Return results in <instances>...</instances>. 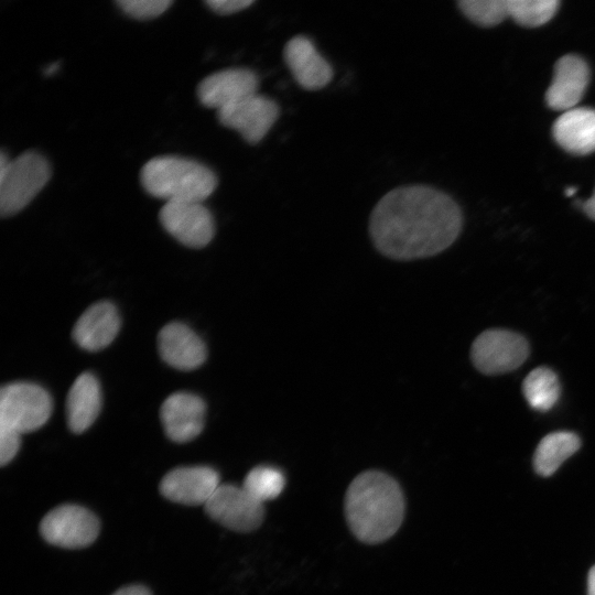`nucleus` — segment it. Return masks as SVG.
<instances>
[{"label": "nucleus", "mask_w": 595, "mask_h": 595, "mask_svg": "<svg viewBox=\"0 0 595 595\" xmlns=\"http://www.w3.org/2000/svg\"><path fill=\"white\" fill-rule=\"evenodd\" d=\"M553 137L565 151L585 155L595 151V109L575 107L553 123Z\"/></svg>", "instance_id": "obj_18"}, {"label": "nucleus", "mask_w": 595, "mask_h": 595, "mask_svg": "<svg viewBox=\"0 0 595 595\" xmlns=\"http://www.w3.org/2000/svg\"><path fill=\"white\" fill-rule=\"evenodd\" d=\"M559 4L556 0H508L509 18L523 26H540L552 19Z\"/></svg>", "instance_id": "obj_23"}, {"label": "nucleus", "mask_w": 595, "mask_h": 595, "mask_svg": "<svg viewBox=\"0 0 595 595\" xmlns=\"http://www.w3.org/2000/svg\"><path fill=\"white\" fill-rule=\"evenodd\" d=\"M51 177V165L37 151L29 150L14 160L0 154V215L12 216L22 210Z\"/></svg>", "instance_id": "obj_4"}, {"label": "nucleus", "mask_w": 595, "mask_h": 595, "mask_svg": "<svg viewBox=\"0 0 595 595\" xmlns=\"http://www.w3.org/2000/svg\"><path fill=\"white\" fill-rule=\"evenodd\" d=\"M52 413V399L42 387L12 382L0 391V425L23 434L40 429Z\"/></svg>", "instance_id": "obj_5"}, {"label": "nucleus", "mask_w": 595, "mask_h": 595, "mask_svg": "<svg viewBox=\"0 0 595 595\" xmlns=\"http://www.w3.org/2000/svg\"><path fill=\"white\" fill-rule=\"evenodd\" d=\"M205 3L214 12L226 15L248 8L253 3V0H207Z\"/></svg>", "instance_id": "obj_27"}, {"label": "nucleus", "mask_w": 595, "mask_h": 595, "mask_svg": "<svg viewBox=\"0 0 595 595\" xmlns=\"http://www.w3.org/2000/svg\"><path fill=\"white\" fill-rule=\"evenodd\" d=\"M589 82L586 62L567 54L558 60L545 100L550 108L559 111L573 109L581 101Z\"/></svg>", "instance_id": "obj_14"}, {"label": "nucleus", "mask_w": 595, "mask_h": 595, "mask_svg": "<svg viewBox=\"0 0 595 595\" xmlns=\"http://www.w3.org/2000/svg\"><path fill=\"white\" fill-rule=\"evenodd\" d=\"M208 516L221 526L238 532H250L263 521V504L242 486L219 485L205 504Z\"/></svg>", "instance_id": "obj_7"}, {"label": "nucleus", "mask_w": 595, "mask_h": 595, "mask_svg": "<svg viewBox=\"0 0 595 595\" xmlns=\"http://www.w3.org/2000/svg\"><path fill=\"white\" fill-rule=\"evenodd\" d=\"M580 446L581 440L573 432L558 431L545 435L533 455L536 473L543 477L551 476L564 461L577 452Z\"/></svg>", "instance_id": "obj_20"}, {"label": "nucleus", "mask_w": 595, "mask_h": 595, "mask_svg": "<svg viewBox=\"0 0 595 595\" xmlns=\"http://www.w3.org/2000/svg\"><path fill=\"white\" fill-rule=\"evenodd\" d=\"M283 57L294 79L304 89H321L333 78L332 65L304 35H296L286 42Z\"/></svg>", "instance_id": "obj_13"}, {"label": "nucleus", "mask_w": 595, "mask_h": 595, "mask_svg": "<svg viewBox=\"0 0 595 595\" xmlns=\"http://www.w3.org/2000/svg\"><path fill=\"white\" fill-rule=\"evenodd\" d=\"M345 513L355 537L365 543H380L392 537L404 516V498L399 484L379 470H367L350 483Z\"/></svg>", "instance_id": "obj_2"}, {"label": "nucleus", "mask_w": 595, "mask_h": 595, "mask_svg": "<svg viewBox=\"0 0 595 595\" xmlns=\"http://www.w3.org/2000/svg\"><path fill=\"white\" fill-rule=\"evenodd\" d=\"M587 592L588 595H595V566H593L588 573Z\"/></svg>", "instance_id": "obj_30"}, {"label": "nucleus", "mask_w": 595, "mask_h": 595, "mask_svg": "<svg viewBox=\"0 0 595 595\" xmlns=\"http://www.w3.org/2000/svg\"><path fill=\"white\" fill-rule=\"evenodd\" d=\"M284 485L285 478L280 469L272 466H258L247 474L241 486L263 504L277 498L282 493Z\"/></svg>", "instance_id": "obj_22"}, {"label": "nucleus", "mask_w": 595, "mask_h": 595, "mask_svg": "<svg viewBox=\"0 0 595 595\" xmlns=\"http://www.w3.org/2000/svg\"><path fill=\"white\" fill-rule=\"evenodd\" d=\"M158 343L163 360L176 369H195L206 358L203 340L190 327L181 323L165 325L159 334Z\"/></svg>", "instance_id": "obj_16"}, {"label": "nucleus", "mask_w": 595, "mask_h": 595, "mask_svg": "<svg viewBox=\"0 0 595 595\" xmlns=\"http://www.w3.org/2000/svg\"><path fill=\"white\" fill-rule=\"evenodd\" d=\"M140 181L147 193L166 202H203L217 186V176L207 165L177 155L149 160L141 169Z\"/></svg>", "instance_id": "obj_3"}, {"label": "nucleus", "mask_w": 595, "mask_h": 595, "mask_svg": "<svg viewBox=\"0 0 595 595\" xmlns=\"http://www.w3.org/2000/svg\"><path fill=\"white\" fill-rule=\"evenodd\" d=\"M462 212L447 194L425 185L397 187L374 207L369 234L379 252L396 260L435 256L458 237Z\"/></svg>", "instance_id": "obj_1"}, {"label": "nucleus", "mask_w": 595, "mask_h": 595, "mask_svg": "<svg viewBox=\"0 0 595 595\" xmlns=\"http://www.w3.org/2000/svg\"><path fill=\"white\" fill-rule=\"evenodd\" d=\"M218 473L207 466L178 467L169 472L160 484L167 499L191 506L205 505L219 486Z\"/></svg>", "instance_id": "obj_12"}, {"label": "nucleus", "mask_w": 595, "mask_h": 595, "mask_svg": "<svg viewBox=\"0 0 595 595\" xmlns=\"http://www.w3.org/2000/svg\"><path fill=\"white\" fill-rule=\"evenodd\" d=\"M461 11L474 23L494 26L509 17L508 0H461Z\"/></svg>", "instance_id": "obj_24"}, {"label": "nucleus", "mask_w": 595, "mask_h": 595, "mask_svg": "<svg viewBox=\"0 0 595 595\" xmlns=\"http://www.w3.org/2000/svg\"><path fill=\"white\" fill-rule=\"evenodd\" d=\"M60 68V63L58 62H54L52 64H50L44 71L43 73L46 75V76H52L54 75Z\"/></svg>", "instance_id": "obj_31"}, {"label": "nucleus", "mask_w": 595, "mask_h": 595, "mask_svg": "<svg viewBox=\"0 0 595 595\" xmlns=\"http://www.w3.org/2000/svg\"><path fill=\"white\" fill-rule=\"evenodd\" d=\"M561 387L556 374L548 367H539L527 375L522 393L529 405L541 412L552 409L560 398Z\"/></svg>", "instance_id": "obj_21"}, {"label": "nucleus", "mask_w": 595, "mask_h": 595, "mask_svg": "<svg viewBox=\"0 0 595 595\" xmlns=\"http://www.w3.org/2000/svg\"><path fill=\"white\" fill-rule=\"evenodd\" d=\"M204 401L188 392L169 396L161 407V421L166 435L183 443L195 439L204 428Z\"/></svg>", "instance_id": "obj_15"}, {"label": "nucleus", "mask_w": 595, "mask_h": 595, "mask_svg": "<svg viewBox=\"0 0 595 595\" xmlns=\"http://www.w3.org/2000/svg\"><path fill=\"white\" fill-rule=\"evenodd\" d=\"M582 208L589 218L595 220V191L587 201L582 203Z\"/></svg>", "instance_id": "obj_29"}, {"label": "nucleus", "mask_w": 595, "mask_h": 595, "mask_svg": "<svg viewBox=\"0 0 595 595\" xmlns=\"http://www.w3.org/2000/svg\"><path fill=\"white\" fill-rule=\"evenodd\" d=\"M101 407V391L96 377L83 372L73 382L66 399V419L74 433H83L97 419Z\"/></svg>", "instance_id": "obj_19"}, {"label": "nucleus", "mask_w": 595, "mask_h": 595, "mask_svg": "<svg viewBox=\"0 0 595 595\" xmlns=\"http://www.w3.org/2000/svg\"><path fill=\"white\" fill-rule=\"evenodd\" d=\"M278 104L259 94L217 110L218 121L240 133L250 144L259 143L279 117Z\"/></svg>", "instance_id": "obj_10"}, {"label": "nucleus", "mask_w": 595, "mask_h": 595, "mask_svg": "<svg viewBox=\"0 0 595 595\" xmlns=\"http://www.w3.org/2000/svg\"><path fill=\"white\" fill-rule=\"evenodd\" d=\"M40 532L51 544L78 549L93 543L99 533V521L86 508L63 505L51 510L41 521Z\"/></svg>", "instance_id": "obj_8"}, {"label": "nucleus", "mask_w": 595, "mask_h": 595, "mask_svg": "<svg viewBox=\"0 0 595 595\" xmlns=\"http://www.w3.org/2000/svg\"><path fill=\"white\" fill-rule=\"evenodd\" d=\"M120 318L117 309L109 302H98L88 307L77 320L73 337L87 350H99L117 336Z\"/></svg>", "instance_id": "obj_17"}, {"label": "nucleus", "mask_w": 595, "mask_h": 595, "mask_svg": "<svg viewBox=\"0 0 595 595\" xmlns=\"http://www.w3.org/2000/svg\"><path fill=\"white\" fill-rule=\"evenodd\" d=\"M117 6L129 17L147 20L162 14L172 0H118Z\"/></svg>", "instance_id": "obj_25"}, {"label": "nucleus", "mask_w": 595, "mask_h": 595, "mask_svg": "<svg viewBox=\"0 0 595 595\" xmlns=\"http://www.w3.org/2000/svg\"><path fill=\"white\" fill-rule=\"evenodd\" d=\"M257 74L244 67H232L213 73L201 80L197 97L207 108L217 110L257 94Z\"/></svg>", "instance_id": "obj_11"}, {"label": "nucleus", "mask_w": 595, "mask_h": 595, "mask_svg": "<svg viewBox=\"0 0 595 595\" xmlns=\"http://www.w3.org/2000/svg\"><path fill=\"white\" fill-rule=\"evenodd\" d=\"M159 219L170 235L187 247L202 248L215 234L214 217L203 202H166Z\"/></svg>", "instance_id": "obj_9"}, {"label": "nucleus", "mask_w": 595, "mask_h": 595, "mask_svg": "<svg viewBox=\"0 0 595 595\" xmlns=\"http://www.w3.org/2000/svg\"><path fill=\"white\" fill-rule=\"evenodd\" d=\"M575 192H576V188L570 187V188L566 190L565 194H566V196H572V195L575 194Z\"/></svg>", "instance_id": "obj_32"}, {"label": "nucleus", "mask_w": 595, "mask_h": 595, "mask_svg": "<svg viewBox=\"0 0 595 595\" xmlns=\"http://www.w3.org/2000/svg\"><path fill=\"white\" fill-rule=\"evenodd\" d=\"M527 339L508 329L493 328L480 333L473 342L470 358L485 375H501L520 367L529 356Z\"/></svg>", "instance_id": "obj_6"}, {"label": "nucleus", "mask_w": 595, "mask_h": 595, "mask_svg": "<svg viewBox=\"0 0 595 595\" xmlns=\"http://www.w3.org/2000/svg\"><path fill=\"white\" fill-rule=\"evenodd\" d=\"M21 434L6 425H0V463L2 466L12 461L20 447Z\"/></svg>", "instance_id": "obj_26"}, {"label": "nucleus", "mask_w": 595, "mask_h": 595, "mask_svg": "<svg viewBox=\"0 0 595 595\" xmlns=\"http://www.w3.org/2000/svg\"><path fill=\"white\" fill-rule=\"evenodd\" d=\"M112 595H151V593L142 585H129L118 589Z\"/></svg>", "instance_id": "obj_28"}]
</instances>
